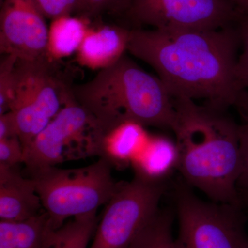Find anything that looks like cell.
Returning a JSON list of instances; mask_svg holds the SVG:
<instances>
[{
	"instance_id": "6da1fadb",
	"label": "cell",
	"mask_w": 248,
	"mask_h": 248,
	"mask_svg": "<svg viewBox=\"0 0 248 248\" xmlns=\"http://www.w3.org/2000/svg\"><path fill=\"white\" fill-rule=\"evenodd\" d=\"M239 30L164 31L130 29L128 51L157 73L173 97H184L221 108L234 107Z\"/></svg>"
},
{
	"instance_id": "7a4b0ae2",
	"label": "cell",
	"mask_w": 248,
	"mask_h": 248,
	"mask_svg": "<svg viewBox=\"0 0 248 248\" xmlns=\"http://www.w3.org/2000/svg\"><path fill=\"white\" fill-rule=\"evenodd\" d=\"M175 134L184 182L213 202L244 206L238 190L241 173L239 124L226 109L174 97Z\"/></svg>"
},
{
	"instance_id": "3957f363",
	"label": "cell",
	"mask_w": 248,
	"mask_h": 248,
	"mask_svg": "<svg viewBox=\"0 0 248 248\" xmlns=\"http://www.w3.org/2000/svg\"><path fill=\"white\" fill-rule=\"evenodd\" d=\"M72 91L76 100L107 132L127 122L174 128V97L159 78L125 55L87 82L73 86Z\"/></svg>"
},
{
	"instance_id": "277c9868",
	"label": "cell",
	"mask_w": 248,
	"mask_h": 248,
	"mask_svg": "<svg viewBox=\"0 0 248 248\" xmlns=\"http://www.w3.org/2000/svg\"><path fill=\"white\" fill-rule=\"evenodd\" d=\"M112 165L107 158L99 157L79 169L53 166L31 173L48 215V229H58L67 220L97 213L107 205L120 184L112 177Z\"/></svg>"
},
{
	"instance_id": "5b68a950",
	"label": "cell",
	"mask_w": 248,
	"mask_h": 248,
	"mask_svg": "<svg viewBox=\"0 0 248 248\" xmlns=\"http://www.w3.org/2000/svg\"><path fill=\"white\" fill-rule=\"evenodd\" d=\"M107 133L73 93L58 115L25 148L24 164L31 173L66 161L103 157Z\"/></svg>"
},
{
	"instance_id": "8992f818",
	"label": "cell",
	"mask_w": 248,
	"mask_h": 248,
	"mask_svg": "<svg viewBox=\"0 0 248 248\" xmlns=\"http://www.w3.org/2000/svg\"><path fill=\"white\" fill-rule=\"evenodd\" d=\"M48 57L16 63L17 87L11 111L24 150L53 120L72 94L73 86Z\"/></svg>"
},
{
	"instance_id": "52a82bcc",
	"label": "cell",
	"mask_w": 248,
	"mask_h": 248,
	"mask_svg": "<svg viewBox=\"0 0 248 248\" xmlns=\"http://www.w3.org/2000/svg\"><path fill=\"white\" fill-rule=\"evenodd\" d=\"M184 181L174 192L182 248H248L244 206L205 202Z\"/></svg>"
},
{
	"instance_id": "ba28073f",
	"label": "cell",
	"mask_w": 248,
	"mask_h": 248,
	"mask_svg": "<svg viewBox=\"0 0 248 248\" xmlns=\"http://www.w3.org/2000/svg\"><path fill=\"white\" fill-rule=\"evenodd\" d=\"M167 189L165 182L135 175L120 182L107 203L89 248H127L159 212Z\"/></svg>"
},
{
	"instance_id": "9c48e42d",
	"label": "cell",
	"mask_w": 248,
	"mask_h": 248,
	"mask_svg": "<svg viewBox=\"0 0 248 248\" xmlns=\"http://www.w3.org/2000/svg\"><path fill=\"white\" fill-rule=\"evenodd\" d=\"M243 14L228 0H132L125 16L135 28L217 30L231 27Z\"/></svg>"
},
{
	"instance_id": "30bf717a",
	"label": "cell",
	"mask_w": 248,
	"mask_h": 248,
	"mask_svg": "<svg viewBox=\"0 0 248 248\" xmlns=\"http://www.w3.org/2000/svg\"><path fill=\"white\" fill-rule=\"evenodd\" d=\"M34 0H2L0 11V51L18 60L47 57L48 29Z\"/></svg>"
},
{
	"instance_id": "8fae6325",
	"label": "cell",
	"mask_w": 248,
	"mask_h": 248,
	"mask_svg": "<svg viewBox=\"0 0 248 248\" xmlns=\"http://www.w3.org/2000/svg\"><path fill=\"white\" fill-rule=\"evenodd\" d=\"M130 29L117 25L91 24L78 52L80 66L105 69L117 63L128 50Z\"/></svg>"
},
{
	"instance_id": "7c38bea8",
	"label": "cell",
	"mask_w": 248,
	"mask_h": 248,
	"mask_svg": "<svg viewBox=\"0 0 248 248\" xmlns=\"http://www.w3.org/2000/svg\"><path fill=\"white\" fill-rule=\"evenodd\" d=\"M44 209L35 184L16 167L0 165V218L1 221H27Z\"/></svg>"
},
{
	"instance_id": "4fadbf2b",
	"label": "cell",
	"mask_w": 248,
	"mask_h": 248,
	"mask_svg": "<svg viewBox=\"0 0 248 248\" xmlns=\"http://www.w3.org/2000/svg\"><path fill=\"white\" fill-rule=\"evenodd\" d=\"M177 143L164 137H149L141 151L132 161L135 175L155 182H166L178 169Z\"/></svg>"
},
{
	"instance_id": "5bb4252c",
	"label": "cell",
	"mask_w": 248,
	"mask_h": 248,
	"mask_svg": "<svg viewBox=\"0 0 248 248\" xmlns=\"http://www.w3.org/2000/svg\"><path fill=\"white\" fill-rule=\"evenodd\" d=\"M91 25L89 18L62 16L51 20L48 29L47 57L60 62L76 54Z\"/></svg>"
},
{
	"instance_id": "9a60e30c",
	"label": "cell",
	"mask_w": 248,
	"mask_h": 248,
	"mask_svg": "<svg viewBox=\"0 0 248 248\" xmlns=\"http://www.w3.org/2000/svg\"><path fill=\"white\" fill-rule=\"evenodd\" d=\"M145 127L133 122L120 124L107 132L104 139V156L118 165L131 164L149 137Z\"/></svg>"
},
{
	"instance_id": "2e32d148",
	"label": "cell",
	"mask_w": 248,
	"mask_h": 248,
	"mask_svg": "<svg viewBox=\"0 0 248 248\" xmlns=\"http://www.w3.org/2000/svg\"><path fill=\"white\" fill-rule=\"evenodd\" d=\"M99 219L93 213L71 218L58 229L47 227L42 248H88Z\"/></svg>"
},
{
	"instance_id": "e0dca14e",
	"label": "cell",
	"mask_w": 248,
	"mask_h": 248,
	"mask_svg": "<svg viewBox=\"0 0 248 248\" xmlns=\"http://www.w3.org/2000/svg\"><path fill=\"white\" fill-rule=\"evenodd\" d=\"M48 220L44 212L27 221H0V248H42Z\"/></svg>"
},
{
	"instance_id": "ac0fdd59",
	"label": "cell",
	"mask_w": 248,
	"mask_h": 248,
	"mask_svg": "<svg viewBox=\"0 0 248 248\" xmlns=\"http://www.w3.org/2000/svg\"><path fill=\"white\" fill-rule=\"evenodd\" d=\"M173 219L170 210H159L127 248H182L173 237Z\"/></svg>"
},
{
	"instance_id": "d6986e66",
	"label": "cell",
	"mask_w": 248,
	"mask_h": 248,
	"mask_svg": "<svg viewBox=\"0 0 248 248\" xmlns=\"http://www.w3.org/2000/svg\"><path fill=\"white\" fill-rule=\"evenodd\" d=\"M234 107L239 112L241 122L239 124V149L241 155V173L238 181V190L245 203L248 202V91L242 90L236 98Z\"/></svg>"
},
{
	"instance_id": "ffe728a7",
	"label": "cell",
	"mask_w": 248,
	"mask_h": 248,
	"mask_svg": "<svg viewBox=\"0 0 248 248\" xmlns=\"http://www.w3.org/2000/svg\"><path fill=\"white\" fill-rule=\"evenodd\" d=\"M14 55H3L0 63V115L11 111L17 87L16 63Z\"/></svg>"
},
{
	"instance_id": "44dd1931",
	"label": "cell",
	"mask_w": 248,
	"mask_h": 248,
	"mask_svg": "<svg viewBox=\"0 0 248 248\" xmlns=\"http://www.w3.org/2000/svg\"><path fill=\"white\" fill-rule=\"evenodd\" d=\"M132 0H81L79 14L77 16L97 20L103 15L125 16Z\"/></svg>"
},
{
	"instance_id": "7402d4cb",
	"label": "cell",
	"mask_w": 248,
	"mask_h": 248,
	"mask_svg": "<svg viewBox=\"0 0 248 248\" xmlns=\"http://www.w3.org/2000/svg\"><path fill=\"white\" fill-rule=\"evenodd\" d=\"M239 30L242 51L238 56L235 68V79L240 91L248 89V14L239 19Z\"/></svg>"
},
{
	"instance_id": "603a6c76",
	"label": "cell",
	"mask_w": 248,
	"mask_h": 248,
	"mask_svg": "<svg viewBox=\"0 0 248 248\" xmlns=\"http://www.w3.org/2000/svg\"><path fill=\"white\" fill-rule=\"evenodd\" d=\"M46 19L79 14L81 0H34Z\"/></svg>"
},
{
	"instance_id": "cb8c5ba5",
	"label": "cell",
	"mask_w": 248,
	"mask_h": 248,
	"mask_svg": "<svg viewBox=\"0 0 248 248\" xmlns=\"http://www.w3.org/2000/svg\"><path fill=\"white\" fill-rule=\"evenodd\" d=\"M24 160V146L19 137L0 140V165L16 167Z\"/></svg>"
},
{
	"instance_id": "d4e9b609",
	"label": "cell",
	"mask_w": 248,
	"mask_h": 248,
	"mask_svg": "<svg viewBox=\"0 0 248 248\" xmlns=\"http://www.w3.org/2000/svg\"><path fill=\"white\" fill-rule=\"evenodd\" d=\"M18 136L16 117L12 111L0 115V140Z\"/></svg>"
},
{
	"instance_id": "484cf974",
	"label": "cell",
	"mask_w": 248,
	"mask_h": 248,
	"mask_svg": "<svg viewBox=\"0 0 248 248\" xmlns=\"http://www.w3.org/2000/svg\"><path fill=\"white\" fill-rule=\"evenodd\" d=\"M244 14H248V0H228Z\"/></svg>"
},
{
	"instance_id": "4316f807",
	"label": "cell",
	"mask_w": 248,
	"mask_h": 248,
	"mask_svg": "<svg viewBox=\"0 0 248 248\" xmlns=\"http://www.w3.org/2000/svg\"></svg>"
},
{
	"instance_id": "83f0119b",
	"label": "cell",
	"mask_w": 248,
	"mask_h": 248,
	"mask_svg": "<svg viewBox=\"0 0 248 248\" xmlns=\"http://www.w3.org/2000/svg\"><path fill=\"white\" fill-rule=\"evenodd\" d=\"M2 1V0H1V1Z\"/></svg>"
}]
</instances>
